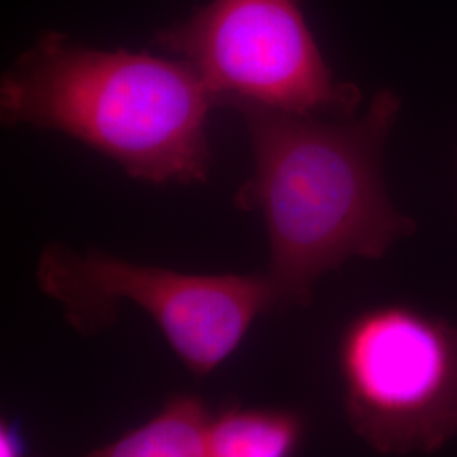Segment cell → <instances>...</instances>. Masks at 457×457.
Returning <instances> with one entry per match:
<instances>
[{
	"mask_svg": "<svg viewBox=\"0 0 457 457\" xmlns=\"http://www.w3.org/2000/svg\"><path fill=\"white\" fill-rule=\"evenodd\" d=\"M305 434L298 410L232 405L212 413L205 457H296Z\"/></svg>",
	"mask_w": 457,
	"mask_h": 457,
	"instance_id": "obj_6",
	"label": "cell"
},
{
	"mask_svg": "<svg viewBox=\"0 0 457 457\" xmlns=\"http://www.w3.org/2000/svg\"><path fill=\"white\" fill-rule=\"evenodd\" d=\"M154 43L190 66L217 104L354 117L360 87L327 65L300 0H211Z\"/></svg>",
	"mask_w": 457,
	"mask_h": 457,
	"instance_id": "obj_5",
	"label": "cell"
},
{
	"mask_svg": "<svg viewBox=\"0 0 457 457\" xmlns=\"http://www.w3.org/2000/svg\"><path fill=\"white\" fill-rule=\"evenodd\" d=\"M211 419L198 396L179 393L145 424L80 457H205Z\"/></svg>",
	"mask_w": 457,
	"mask_h": 457,
	"instance_id": "obj_7",
	"label": "cell"
},
{
	"mask_svg": "<svg viewBox=\"0 0 457 457\" xmlns=\"http://www.w3.org/2000/svg\"><path fill=\"white\" fill-rule=\"evenodd\" d=\"M211 90L181 60L104 51L45 33L0 82L9 128L63 132L153 185L204 183Z\"/></svg>",
	"mask_w": 457,
	"mask_h": 457,
	"instance_id": "obj_2",
	"label": "cell"
},
{
	"mask_svg": "<svg viewBox=\"0 0 457 457\" xmlns=\"http://www.w3.org/2000/svg\"><path fill=\"white\" fill-rule=\"evenodd\" d=\"M402 98L381 88L360 117L326 120L254 105L245 120L254 171L234 195L262 215L277 311L307 307L320 278L354 258L381 260L417 232L383 181V151Z\"/></svg>",
	"mask_w": 457,
	"mask_h": 457,
	"instance_id": "obj_1",
	"label": "cell"
},
{
	"mask_svg": "<svg viewBox=\"0 0 457 457\" xmlns=\"http://www.w3.org/2000/svg\"><path fill=\"white\" fill-rule=\"evenodd\" d=\"M37 288L83 336L114 324L122 302L153 319L181 364L212 375L241 347L258 317L277 311L266 275H190L51 243L36 264Z\"/></svg>",
	"mask_w": 457,
	"mask_h": 457,
	"instance_id": "obj_3",
	"label": "cell"
},
{
	"mask_svg": "<svg viewBox=\"0 0 457 457\" xmlns=\"http://www.w3.org/2000/svg\"><path fill=\"white\" fill-rule=\"evenodd\" d=\"M0 457H28V445L21 428L5 419L0 425Z\"/></svg>",
	"mask_w": 457,
	"mask_h": 457,
	"instance_id": "obj_8",
	"label": "cell"
},
{
	"mask_svg": "<svg viewBox=\"0 0 457 457\" xmlns=\"http://www.w3.org/2000/svg\"><path fill=\"white\" fill-rule=\"evenodd\" d=\"M351 430L381 456L434 454L457 437V327L407 303L354 315L337 341Z\"/></svg>",
	"mask_w": 457,
	"mask_h": 457,
	"instance_id": "obj_4",
	"label": "cell"
}]
</instances>
